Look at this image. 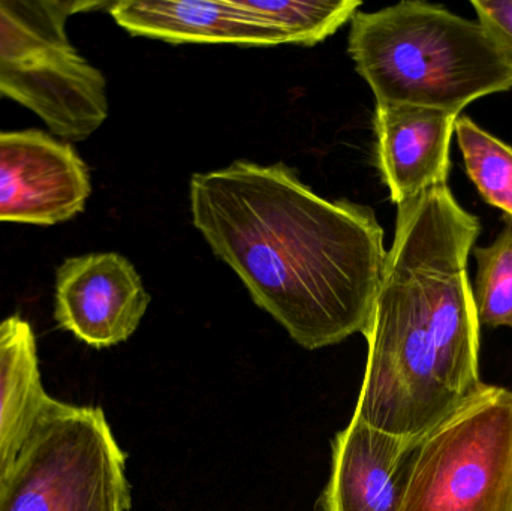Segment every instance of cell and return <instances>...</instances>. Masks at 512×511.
<instances>
[{
	"label": "cell",
	"mask_w": 512,
	"mask_h": 511,
	"mask_svg": "<svg viewBox=\"0 0 512 511\" xmlns=\"http://www.w3.org/2000/svg\"><path fill=\"white\" fill-rule=\"evenodd\" d=\"M189 201L213 254L300 347L366 335L388 252L370 207L319 197L285 164L251 161L194 174Z\"/></svg>",
	"instance_id": "cell-1"
},
{
	"label": "cell",
	"mask_w": 512,
	"mask_h": 511,
	"mask_svg": "<svg viewBox=\"0 0 512 511\" xmlns=\"http://www.w3.org/2000/svg\"><path fill=\"white\" fill-rule=\"evenodd\" d=\"M480 234L448 185L397 206L355 419L420 440L484 386L468 272Z\"/></svg>",
	"instance_id": "cell-2"
},
{
	"label": "cell",
	"mask_w": 512,
	"mask_h": 511,
	"mask_svg": "<svg viewBox=\"0 0 512 511\" xmlns=\"http://www.w3.org/2000/svg\"><path fill=\"white\" fill-rule=\"evenodd\" d=\"M348 54L376 105L459 116L477 99L512 89L510 60L492 32L432 3L358 11L351 20Z\"/></svg>",
	"instance_id": "cell-3"
},
{
	"label": "cell",
	"mask_w": 512,
	"mask_h": 511,
	"mask_svg": "<svg viewBox=\"0 0 512 511\" xmlns=\"http://www.w3.org/2000/svg\"><path fill=\"white\" fill-rule=\"evenodd\" d=\"M108 5L0 0V99L23 105L68 143L104 125L108 96L104 74L72 47L66 21Z\"/></svg>",
	"instance_id": "cell-4"
},
{
	"label": "cell",
	"mask_w": 512,
	"mask_h": 511,
	"mask_svg": "<svg viewBox=\"0 0 512 511\" xmlns=\"http://www.w3.org/2000/svg\"><path fill=\"white\" fill-rule=\"evenodd\" d=\"M126 455L104 411L48 399L0 482V511H128Z\"/></svg>",
	"instance_id": "cell-5"
},
{
	"label": "cell",
	"mask_w": 512,
	"mask_h": 511,
	"mask_svg": "<svg viewBox=\"0 0 512 511\" xmlns=\"http://www.w3.org/2000/svg\"><path fill=\"white\" fill-rule=\"evenodd\" d=\"M399 511H512V390L484 386L415 450Z\"/></svg>",
	"instance_id": "cell-6"
},
{
	"label": "cell",
	"mask_w": 512,
	"mask_h": 511,
	"mask_svg": "<svg viewBox=\"0 0 512 511\" xmlns=\"http://www.w3.org/2000/svg\"><path fill=\"white\" fill-rule=\"evenodd\" d=\"M90 194L89 167L71 143L35 129L0 132V222L62 224Z\"/></svg>",
	"instance_id": "cell-7"
},
{
	"label": "cell",
	"mask_w": 512,
	"mask_h": 511,
	"mask_svg": "<svg viewBox=\"0 0 512 511\" xmlns=\"http://www.w3.org/2000/svg\"><path fill=\"white\" fill-rule=\"evenodd\" d=\"M149 305L134 264L116 252L68 258L57 269L54 318L89 347L128 341Z\"/></svg>",
	"instance_id": "cell-8"
},
{
	"label": "cell",
	"mask_w": 512,
	"mask_h": 511,
	"mask_svg": "<svg viewBox=\"0 0 512 511\" xmlns=\"http://www.w3.org/2000/svg\"><path fill=\"white\" fill-rule=\"evenodd\" d=\"M420 441L387 434L352 416L334 437L319 511H399Z\"/></svg>",
	"instance_id": "cell-9"
},
{
	"label": "cell",
	"mask_w": 512,
	"mask_h": 511,
	"mask_svg": "<svg viewBox=\"0 0 512 511\" xmlns=\"http://www.w3.org/2000/svg\"><path fill=\"white\" fill-rule=\"evenodd\" d=\"M457 114L409 105H376V159L396 206L447 185Z\"/></svg>",
	"instance_id": "cell-10"
},
{
	"label": "cell",
	"mask_w": 512,
	"mask_h": 511,
	"mask_svg": "<svg viewBox=\"0 0 512 511\" xmlns=\"http://www.w3.org/2000/svg\"><path fill=\"white\" fill-rule=\"evenodd\" d=\"M107 11L126 32L170 44H236L273 47L286 44L279 30L227 2L147 0L116 2Z\"/></svg>",
	"instance_id": "cell-11"
},
{
	"label": "cell",
	"mask_w": 512,
	"mask_h": 511,
	"mask_svg": "<svg viewBox=\"0 0 512 511\" xmlns=\"http://www.w3.org/2000/svg\"><path fill=\"white\" fill-rule=\"evenodd\" d=\"M50 398L42 386L32 327L17 315L6 318L0 323V482Z\"/></svg>",
	"instance_id": "cell-12"
},
{
	"label": "cell",
	"mask_w": 512,
	"mask_h": 511,
	"mask_svg": "<svg viewBox=\"0 0 512 511\" xmlns=\"http://www.w3.org/2000/svg\"><path fill=\"white\" fill-rule=\"evenodd\" d=\"M240 8L279 30L286 44L313 47L354 18L358 0H237Z\"/></svg>",
	"instance_id": "cell-13"
},
{
	"label": "cell",
	"mask_w": 512,
	"mask_h": 511,
	"mask_svg": "<svg viewBox=\"0 0 512 511\" xmlns=\"http://www.w3.org/2000/svg\"><path fill=\"white\" fill-rule=\"evenodd\" d=\"M454 134L466 174L481 197L512 219V147L468 116L457 117Z\"/></svg>",
	"instance_id": "cell-14"
},
{
	"label": "cell",
	"mask_w": 512,
	"mask_h": 511,
	"mask_svg": "<svg viewBox=\"0 0 512 511\" xmlns=\"http://www.w3.org/2000/svg\"><path fill=\"white\" fill-rule=\"evenodd\" d=\"M477 261L474 299L481 326L512 329V219L493 243L472 249Z\"/></svg>",
	"instance_id": "cell-15"
},
{
	"label": "cell",
	"mask_w": 512,
	"mask_h": 511,
	"mask_svg": "<svg viewBox=\"0 0 512 511\" xmlns=\"http://www.w3.org/2000/svg\"><path fill=\"white\" fill-rule=\"evenodd\" d=\"M477 20L495 36L512 66V0H474Z\"/></svg>",
	"instance_id": "cell-16"
}]
</instances>
